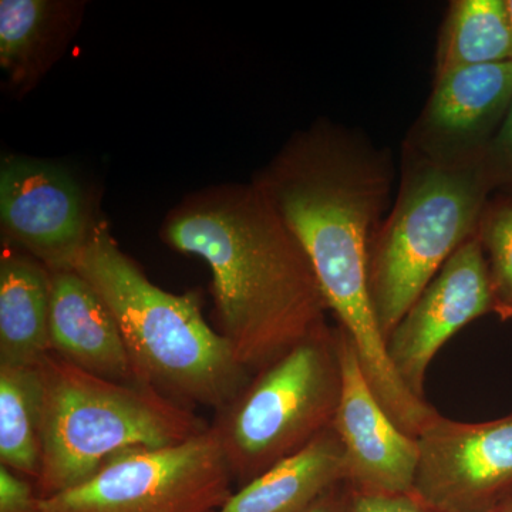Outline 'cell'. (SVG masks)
Returning a JSON list of instances; mask_svg holds the SVG:
<instances>
[{"mask_svg": "<svg viewBox=\"0 0 512 512\" xmlns=\"http://www.w3.org/2000/svg\"><path fill=\"white\" fill-rule=\"evenodd\" d=\"M484 512H512V487Z\"/></svg>", "mask_w": 512, "mask_h": 512, "instance_id": "obj_24", "label": "cell"}, {"mask_svg": "<svg viewBox=\"0 0 512 512\" xmlns=\"http://www.w3.org/2000/svg\"><path fill=\"white\" fill-rule=\"evenodd\" d=\"M345 481V453L330 426L301 451L237 488L218 512H299Z\"/></svg>", "mask_w": 512, "mask_h": 512, "instance_id": "obj_14", "label": "cell"}, {"mask_svg": "<svg viewBox=\"0 0 512 512\" xmlns=\"http://www.w3.org/2000/svg\"><path fill=\"white\" fill-rule=\"evenodd\" d=\"M235 493L215 431L111 458L89 480L37 500L35 512H218Z\"/></svg>", "mask_w": 512, "mask_h": 512, "instance_id": "obj_7", "label": "cell"}, {"mask_svg": "<svg viewBox=\"0 0 512 512\" xmlns=\"http://www.w3.org/2000/svg\"><path fill=\"white\" fill-rule=\"evenodd\" d=\"M50 350L70 365L113 382L138 384L119 325L73 268L50 271Z\"/></svg>", "mask_w": 512, "mask_h": 512, "instance_id": "obj_13", "label": "cell"}, {"mask_svg": "<svg viewBox=\"0 0 512 512\" xmlns=\"http://www.w3.org/2000/svg\"><path fill=\"white\" fill-rule=\"evenodd\" d=\"M299 512H352V488L348 481L335 485Z\"/></svg>", "mask_w": 512, "mask_h": 512, "instance_id": "obj_23", "label": "cell"}, {"mask_svg": "<svg viewBox=\"0 0 512 512\" xmlns=\"http://www.w3.org/2000/svg\"><path fill=\"white\" fill-rule=\"evenodd\" d=\"M340 389L336 328L328 325L255 373L211 426L234 484L244 487L329 429Z\"/></svg>", "mask_w": 512, "mask_h": 512, "instance_id": "obj_6", "label": "cell"}, {"mask_svg": "<svg viewBox=\"0 0 512 512\" xmlns=\"http://www.w3.org/2000/svg\"><path fill=\"white\" fill-rule=\"evenodd\" d=\"M505 8H507L508 25H510L511 60H512V0H505Z\"/></svg>", "mask_w": 512, "mask_h": 512, "instance_id": "obj_25", "label": "cell"}, {"mask_svg": "<svg viewBox=\"0 0 512 512\" xmlns=\"http://www.w3.org/2000/svg\"><path fill=\"white\" fill-rule=\"evenodd\" d=\"M419 440L413 493L439 512H484L512 487V413L484 423L436 417Z\"/></svg>", "mask_w": 512, "mask_h": 512, "instance_id": "obj_9", "label": "cell"}, {"mask_svg": "<svg viewBox=\"0 0 512 512\" xmlns=\"http://www.w3.org/2000/svg\"><path fill=\"white\" fill-rule=\"evenodd\" d=\"M481 164L493 188L512 185V103Z\"/></svg>", "mask_w": 512, "mask_h": 512, "instance_id": "obj_20", "label": "cell"}, {"mask_svg": "<svg viewBox=\"0 0 512 512\" xmlns=\"http://www.w3.org/2000/svg\"><path fill=\"white\" fill-rule=\"evenodd\" d=\"M478 238L483 245L490 275L493 313L512 319V201L487 204Z\"/></svg>", "mask_w": 512, "mask_h": 512, "instance_id": "obj_19", "label": "cell"}, {"mask_svg": "<svg viewBox=\"0 0 512 512\" xmlns=\"http://www.w3.org/2000/svg\"><path fill=\"white\" fill-rule=\"evenodd\" d=\"M490 312V275L477 234L448 259L387 340L390 362L414 396L424 399L427 370L447 340Z\"/></svg>", "mask_w": 512, "mask_h": 512, "instance_id": "obj_10", "label": "cell"}, {"mask_svg": "<svg viewBox=\"0 0 512 512\" xmlns=\"http://www.w3.org/2000/svg\"><path fill=\"white\" fill-rule=\"evenodd\" d=\"M161 234L207 262L220 333L251 375L325 328L329 306L311 261L254 184L195 192Z\"/></svg>", "mask_w": 512, "mask_h": 512, "instance_id": "obj_1", "label": "cell"}, {"mask_svg": "<svg viewBox=\"0 0 512 512\" xmlns=\"http://www.w3.org/2000/svg\"><path fill=\"white\" fill-rule=\"evenodd\" d=\"M45 383L39 366H0V461L37 480L42 461Z\"/></svg>", "mask_w": 512, "mask_h": 512, "instance_id": "obj_18", "label": "cell"}, {"mask_svg": "<svg viewBox=\"0 0 512 512\" xmlns=\"http://www.w3.org/2000/svg\"><path fill=\"white\" fill-rule=\"evenodd\" d=\"M512 103V60L456 70L434 80L404 148L431 161H483Z\"/></svg>", "mask_w": 512, "mask_h": 512, "instance_id": "obj_11", "label": "cell"}, {"mask_svg": "<svg viewBox=\"0 0 512 512\" xmlns=\"http://www.w3.org/2000/svg\"><path fill=\"white\" fill-rule=\"evenodd\" d=\"M50 269L25 252L0 259V366H39L50 350Z\"/></svg>", "mask_w": 512, "mask_h": 512, "instance_id": "obj_16", "label": "cell"}, {"mask_svg": "<svg viewBox=\"0 0 512 512\" xmlns=\"http://www.w3.org/2000/svg\"><path fill=\"white\" fill-rule=\"evenodd\" d=\"M511 60L505 0H456L437 47L436 79L456 70Z\"/></svg>", "mask_w": 512, "mask_h": 512, "instance_id": "obj_17", "label": "cell"}, {"mask_svg": "<svg viewBox=\"0 0 512 512\" xmlns=\"http://www.w3.org/2000/svg\"><path fill=\"white\" fill-rule=\"evenodd\" d=\"M36 487L0 464V512H35Z\"/></svg>", "mask_w": 512, "mask_h": 512, "instance_id": "obj_22", "label": "cell"}, {"mask_svg": "<svg viewBox=\"0 0 512 512\" xmlns=\"http://www.w3.org/2000/svg\"><path fill=\"white\" fill-rule=\"evenodd\" d=\"M70 268L113 313L141 386L188 409L198 404L220 412L252 379L227 339L208 325L197 293L175 295L154 285L106 228H94Z\"/></svg>", "mask_w": 512, "mask_h": 512, "instance_id": "obj_3", "label": "cell"}, {"mask_svg": "<svg viewBox=\"0 0 512 512\" xmlns=\"http://www.w3.org/2000/svg\"><path fill=\"white\" fill-rule=\"evenodd\" d=\"M0 227L10 244L53 271L70 268L97 225L86 191L66 167L8 156L0 165Z\"/></svg>", "mask_w": 512, "mask_h": 512, "instance_id": "obj_8", "label": "cell"}, {"mask_svg": "<svg viewBox=\"0 0 512 512\" xmlns=\"http://www.w3.org/2000/svg\"><path fill=\"white\" fill-rule=\"evenodd\" d=\"M308 255L329 311L367 365L386 339L370 299L369 248L393 184L390 156L320 120L299 131L252 181Z\"/></svg>", "mask_w": 512, "mask_h": 512, "instance_id": "obj_2", "label": "cell"}, {"mask_svg": "<svg viewBox=\"0 0 512 512\" xmlns=\"http://www.w3.org/2000/svg\"><path fill=\"white\" fill-rule=\"evenodd\" d=\"M491 190L481 161L440 164L404 148L396 204L377 227L367 262L386 342L448 259L476 237Z\"/></svg>", "mask_w": 512, "mask_h": 512, "instance_id": "obj_5", "label": "cell"}, {"mask_svg": "<svg viewBox=\"0 0 512 512\" xmlns=\"http://www.w3.org/2000/svg\"><path fill=\"white\" fill-rule=\"evenodd\" d=\"M336 342L342 389L332 427L342 443L350 487L365 493H413L419 440L404 433L384 412L352 339L339 326Z\"/></svg>", "mask_w": 512, "mask_h": 512, "instance_id": "obj_12", "label": "cell"}, {"mask_svg": "<svg viewBox=\"0 0 512 512\" xmlns=\"http://www.w3.org/2000/svg\"><path fill=\"white\" fill-rule=\"evenodd\" d=\"M352 488V487H350ZM352 512H439L414 493H365L352 488Z\"/></svg>", "mask_w": 512, "mask_h": 512, "instance_id": "obj_21", "label": "cell"}, {"mask_svg": "<svg viewBox=\"0 0 512 512\" xmlns=\"http://www.w3.org/2000/svg\"><path fill=\"white\" fill-rule=\"evenodd\" d=\"M40 369L45 412L39 498L77 487L127 451L175 446L208 429L191 409L150 387L94 376L55 353Z\"/></svg>", "mask_w": 512, "mask_h": 512, "instance_id": "obj_4", "label": "cell"}, {"mask_svg": "<svg viewBox=\"0 0 512 512\" xmlns=\"http://www.w3.org/2000/svg\"><path fill=\"white\" fill-rule=\"evenodd\" d=\"M83 6L62 0L0 2V67L10 87L29 90L63 52Z\"/></svg>", "mask_w": 512, "mask_h": 512, "instance_id": "obj_15", "label": "cell"}]
</instances>
